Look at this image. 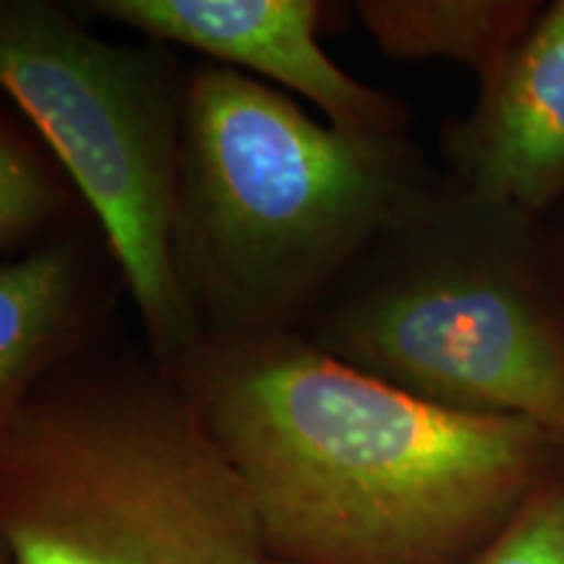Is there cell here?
Listing matches in <instances>:
<instances>
[{
	"instance_id": "13",
	"label": "cell",
	"mask_w": 564,
	"mask_h": 564,
	"mask_svg": "<svg viewBox=\"0 0 564 564\" xmlns=\"http://www.w3.org/2000/svg\"><path fill=\"white\" fill-rule=\"evenodd\" d=\"M0 564H11V556H9V552H6L3 541H0Z\"/></svg>"
},
{
	"instance_id": "5",
	"label": "cell",
	"mask_w": 564,
	"mask_h": 564,
	"mask_svg": "<svg viewBox=\"0 0 564 564\" xmlns=\"http://www.w3.org/2000/svg\"><path fill=\"white\" fill-rule=\"evenodd\" d=\"M0 89L100 223L147 350L173 373L202 343L173 259L186 79L66 6L0 0Z\"/></svg>"
},
{
	"instance_id": "8",
	"label": "cell",
	"mask_w": 564,
	"mask_h": 564,
	"mask_svg": "<svg viewBox=\"0 0 564 564\" xmlns=\"http://www.w3.org/2000/svg\"><path fill=\"white\" fill-rule=\"evenodd\" d=\"M100 314L97 264L74 238L0 259V426L91 348Z\"/></svg>"
},
{
	"instance_id": "1",
	"label": "cell",
	"mask_w": 564,
	"mask_h": 564,
	"mask_svg": "<svg viewBox=\"0 0 564 564\" xmlns=\"http://www.w3.org/2000/svg\"><path fill=\"white\" fill-rule=\"evenodd\" d=\"M293 564H465L560 463L520 419L447 411L299 333L202 340L173 371Z\"/></svg>"
},
{
	"instance_id": "3",
	"label": "cell",
	"mask_w": 564,
	"mask_h": 564,
	"mask_svg": "<svg viewBox=\"0 0 564 564\" xmlns=\"http://www.w3.org/2000/svg\"><path fill=\"white\" fill-rule=\"evenodd\" d=\"M11 564H264L249 491L178 379L91 350L0 426Z\"/></svg>"
},
{
	"instance_id": "7",
	"label": "cell",
	"mask_w": 564,
	"mask_h": 564,
	"mask_svg": "<svg viewBox=\"0 0 564 564\" xmlns=\"http://www.w3.org/2000/svg\"><path fill=\"white\" fill-rule=\"evenodd\" d=\"M444 178L528 217L564 196V0L544 6L507 61L478 82L474 108L442 137Z\"/></svg>"
},
{
	"instance_id": "10",
	"label": "cell",
	"mask_w": 564,
	"mask_h": 564,
	"mask_svg": "<svg viewBox=\"0 0 564 564\" xmlns=\"http://www.w3.org/2000/svg\"><path fill=\"white\" fill-rule=\"evenodd\" d=\"M74 186L42 144L0 116V257L37 249L61 236Z\"/></svg>"
},
{
	"instance_id": "14",
	"label": "cell",
	"mask_w": 564,
	"mask_h": 564,
	"mask_svg": "<svg viewBox=\"0 0 564 564\" xmlns=\"http://www.w3.org/2000/svg\"><path fill=\"white\" fill-rule=\"evenodd\" d=\"M264 564H293V562H282V560H272V556H267Z\"/></svg>"
},
{
	"instance_id": "9",
	"label": "cell",
	"mask_w": 564,
	"mask_h": 564,
	"mask_svg": "<svg viewBox=\"0 0 564 564\" xmlns=\"http://www.w3.org/2000/svg\"><path fill=\"white\" fill-rule=\"evenodd\" d=\"M539 0H364L356 13L398 61H453L486 79L539 21Z\"/></svg>"
},
{
	"instance_id": "2",
	"label": "cell",
	"mask_w": 564,
	"mask_h": 564,
	"mask_svg": "<svg viewBox=\"0 0 564 564\" xmlns=\"http://www.w3.org/2000/svg\"><path fill=\"white\" fill-rule=\"evenodd\" d=\"M434 178L408 133L340 131L270 84L196 68L173 259L202 340L299 333Z\"/></svg>"
},
{
	"instance_id": "4",
	"label": "cell",
	"mask_w": 564,
	"mask_h": 564,
	"mask_svg": "<svg viewBox=\"0 0 564 564\" xmlns=\"http://www.w3.org/2000/svg\"><path fill=\"white\" fill-rule=\"evenodd\" d=\"M299 335L432 405L564 436V327L535 217L478 202L442 173Z\"/></svg>"
},
{
	"instance_id": "15",
	"label": "cell",
	"mask_w": 564,
	"mask_h": 564,
	"mask_svg": "<svg viewBox=\"0 0 564 564\" xmlns=\"http://www.w3.org/2000/svg\"><path fill=\"white\" fill-rule=\"evenodd\" d=\"M560 455H562V463H564V436H560Z\"/></svg>"
},
{
	"instance_id": "6",
	"label": "cell",
	"mask_w": 564,
	"mask_h": 564,
	"mask_svg": "<svg viewBox=\"0 0 564 564\" xmlns=\"http://www.w3.org/2000/svg\"><path fill=\"white\" fill-rule=\"evenodd\" d=\"M79 9L301 97L340 131L403 137L411 126L398 97L366 87L329 58L316 0H87Z\"/></svg>"
},
{
	"instance_id": "11",
	"label": "cell",
	"mask_w": 564,
	"mask_h": 564,
	"mask_svg": "<svg viewBox=\"0 0 564 564\" xmlns=\"http://www.w3.org/2000/svg\"><path fill=\"white\" fill-rule=\"evenodd\" d=\"M465 564H564L562 455L502 531Z\"/></svg>"
},
{
	"instance_id": "12",
	"label": "cell",
	"mask_w": 564,
	"mask_h": 564,
	"mask_svg": "<svg viewBox=\"0 0 564 564\" xmlns=\"http://www.w3.org/2000/svg\"><path fill=\"white\" fill-rule=\"evenodd\" d=\"M535 249L544 285L564 327V196L535 217Z\"/></svg>"
}]
</instances>
